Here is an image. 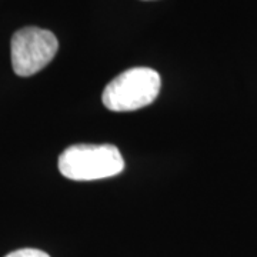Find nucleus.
I'll return each instance as SVG.
<instances>
[{
    "instance_id": "f257e3e1",
    "label": "nucleus",
    "mask_w": 257,
    "mask_h": 257,
    "mask_svg": "<svg viewBox=\"0 0 257 257\" xmlns=\"http://www.w3.org/2000/svg\"><path fill=\"white\" fill-rule=\"evenodd\" d=\"M123 169V156L113 145H74L59 157L60 173L76 182L111 177L121 173Z\"/></svg>"
},
{
    "instance_id": "f03ea898",
    "label": "nucleus",
    "mask_w": 257,
    "mask_h": 257,
    "mask_svg": "<svg viewBox=\"0 0 257 257\" xmlns=\"http://www.w3.org/2000/svg\"><path fill=\"white\" fill-rule=\"evenodd\" d=\"M162 80L156 70L133 67L114 77L103 90L101 101L111 111H133L156 100Z\"/></svg>"
},
{
    "instance_id": "7ed1b4c3",
    "label": "nucleus",
    "mask_w": 257,
    "mask_h": 257,
    "mask_svg": "<svg viewBox=\"0 0 257 257\" xmlns=\"http://www.w3.org/2000/svg\"><path fill=\"white\" fill-rule=\"evenodd\" d=\"M59 49L56 36L45 29L29 26L12 37V66L18 76L28 77L43 70L55 59Z\"/></svg>"
},
{
    "instance_id": "20e7f679",
    "label": "nucleus",
    "mask_w": 257,
    "mask_h": 257,
    "mask_svg": "<svg viewBox=\"0 0 257 257\" xmlns=\"http://www.w3.org/2000/svg\"><path fill=\"white\" fill-rule=\"evenodd\" d=\"M5 257H50L47 253L39 250V248H20L9 253Z\"/></svg>"
}]
</instances>
